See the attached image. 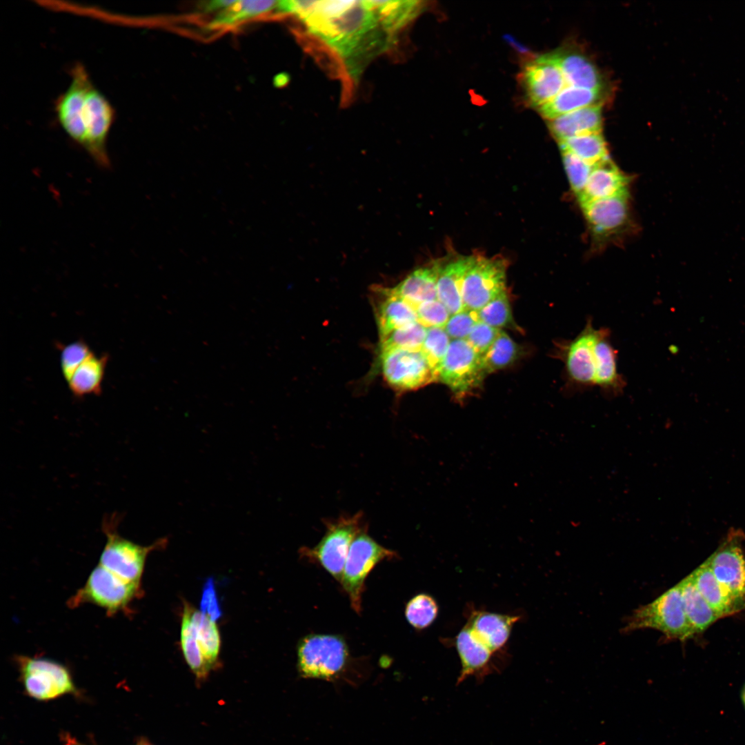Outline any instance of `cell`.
Listing matches in <instances>:
<instances>
[{"instance_id":"cell-1","label":"cell","mask_w":745,"mask_h":745,"mask_svg":"<svg viewBox=\"0 0 745 745\" xmlns=\"http://www.w3.org/2000/svg\"><path fill=\"white\" fill-rule=\"evenodd\" d=\"M284 14L303 24L308 36L332 54L351 78L366 61L396 39L385 27L375 1H282Z\"/></svg>"},{"instance_id":"cell-2","label":"cell","mask_w":745,"mask_h":745,"mask_svg":"<svg viewBox=\"0 0 745 745\" xmlns=\"http://www.w3.org/2000/svg\"><path fill=\"white\" fill-rule=\"evenodd\" d=\"M70 74V84L54 103L57 120L66 134L99 166L108 168L110 161L107 140L115 110L81 63H75Z\"/></svg>"},{"instance_id":"cell-3","label":"cell","mask_w":745,"mask_h":745,"mask_svg":"<svg viewBox=\"0 0 745 745\" xmlns=\"http://www.w3.org/2000/svg\"><path fill=\"white\" fill-rule=\"evenodd\" d=\"M180 641L188 665L197 678H205L220 652L221 637L215 621L184 602Z\"/></svg>"},{"instance_id":"cell-4","label":"cell","mask_w":745,"mask_h":745,"mask_svg":"<svg viewBox=\"0 0 745 745\" xmlns=\"http://www.w3.org/2000/svg\"><path fill=\"white\" fill-rule=\"evenodd\" d=\"M644 628L659 630L668 639L680 641L696 634L684 610L679 583L650 603L635 609L628 618L624 631Z\"/></svg>"},{"instance_id":"cell-5","label":"cell","mask_w":745,"mask_h":745,"mask_svg":"<svg viewBox=\"0 0 745 745\" xmlns=\"http://www.w3.org/2000/svg\"><path fill=\"white\" fill-rule=\"evenodd\" d=\"M349 653L339 635H309L297 648V668L304 678L337 681L348 668Z\"/></svg>"},{"instance_id":"cell-6","label":"cell","mask_w":745,"mask_h":745,"mask_svg":"<svg viewBox=\"0 0 745 745\" xmlns=\"http://www.w3.org/2000/svg\"><path fill=\"white\" fill-rule=\"evenodd\" d=\"M120 517L117 513L106 515L101 529L106 542L99 564L119 577L141 584L148 554L164 546L166 540L159 539L150 546H141L121 536L118 532Z\"/></svg>"},{"instance_id":"cell-7","label":"cell","mask_w":745,"mask_h":745,"mask_svg":"<svg viewBox=\"0 0 745 745\" xmlns=\"http://www.w3.org/2000/svg\"><path fill=\"white\" fill-rule=\"evenodd\" d=\"M141 592V584L126 580L99 564L90 573L84 585L67 602L74 608L92 604L105 610L109 616L128 613Z\"/></svg>"},{"instance_id":"cell-8","label":"cell","mask_w":745,"mask_h":745,"mask_svg":"<svg viewBox=\"0 0 745 745\" xmlns=\"http://www.w3.org/2000/svg\"><path fill=\"white\" fill-rule=\"evenodd\" d=\"M326 533L313 548L304 547L300 553L305 557L317 562L337 581L341 582L346 560L356 536L366 529L364 514L341 515L324 522Z\"/></svg>"},{"instance_id":"cell-9","label":"cell","mask_w":745,"mask_h":745,"mask_svg":"<svg viewBox=\"0 0 745 745\" xmlns=\"http://www.w3.org/2000/svg\"><path fill=\"white\" fill-rule=\"evenodd\" d=\"M16 662L28 695L49 700L74 693L76 688L68 668L50 658L19 655Z\"/></svg>"},{"instance_id":"cell-10","label":"cell","mask_w":745,"mask_h":745,"mask_svg":"<svg viewBox=\"0 0 745 745\" xmlns=\"http://www.w3.org/2000/svg\"><path fill=\"white\" fill-rule=\"evenodd\" d=\"M486 375L482 355L466 339L450 341L437 371L438 380L447 385L458 399H462L479 388Z\"/></svg>"},{"instance_id":"cell-11","label":"cell","mask_w":745,"mask_h":745,"mask_svg":"<svg viewBox=\"0 0 745 745\" xmlns=\"http://www.w3.org/2000/svg\"><path fill=\"white\" fill-rule=\"evenodd\" d=\"M397 556L367 534V528L359 533L352 542L346 560L341 584L349 596L356 613L361 611V593L365 579L379 562Z\"/></svg>"},{"instance_id":"cell-12","label":"cell","mask_w":745,"mask_h":745,"mask_svg":"<svg viewBox=\"0 0 745 745\" xmlns=\"http://www.w3.org/2000/svg\"><path fill=\"white\" fill-rule=\"evenodd\" d=\"M598 329L590 318L573 339L557 341L556 357L564 364L566 383L570 390L586 389L595 386V361L594 344Z\"/></svg>"},{"instance_id":"cell-13","label":"cell","mask_w":745,"mask_h":745,"mask_svg":"<svg viewBox=\"0 0 745 745\" xmlns=\"http://www.w3.org/2000/svg\"><path fill=\"white\" fill-rule=\"evenodd\" d=\"M379 359L384 380L397 391L416 390L438 380L421 350L380 349Z\"/></svg>"},{"instance_id":"cell-14","label":"cell","mask_w":745,"mask_h":745,"mask_svg":"<svg viewBox=\"0 0 745 745\" xmlns=\"http://www.w3.org/2000/svg\"><path fill=\"white\" fill-rule=\"evenodd\" d=\"M506 268L502 258L474 255L462 287L465 310L478 311L506 290Z\"/></svg>"},{"instance_id":"cell-15","label":"cell","mask_w":745,"mask_h":745,"mask_svg":"<svg viewBox=\"0 0 745 745\" xmlns=\"http://www.w3.org/2000/svg\"><path fill=\"white\" fill-rule=\"evenodd\" d=\"M744 533L731 528L718 548L706 559L720 585L745 606Z\"/></svg>"},{"instance_id":"cell-16","label":"cell","mask_w":745,"mask_h":745,"mask_svg":"<svg viewBox=\"0 0 745 745\" xmlns=\"http://www.w3.org/2000/svg\"><path fill=\"white\" fill-rule=\"evenodd\" d=\"M522 79L530 104L538 108L551 101L566 86L554 53L539 56L528 62Z\"/></svg>"},{"instance_id":"cell-17","label":"cell","mask_w":745,"mask_h":745,"mask_svg":"<svg viewBox=\"0 0 745 745\" xmlns=\"http://www.w3.org/2000/svg\"><path fill=\"white\" fill-rule=\"evenodd\" d=\"M461 662V670L457 679L460 684L468 677H475L481 683L486 677L499 672L502 666L497 660L499 654L493 653L466 626L452 639Z\"/></svg>"},{"instance_id":"cell-18","label":"cell","mask_w":745,"mask_h":745,"mask_svg":"<svg viewBox=\"0 0 745 745\" xmlns=\"http://www.w3.org/2000/svg\"><path fill=\"white\" fill-rule=\"evenodd\" d=\"M628 195L591 201L581 205L593 237L610 239L624 230L629 222Z\"/></svg>"},{"instance_id":"cell-19","label":"cell","mask_w":745,"mask_h":745,"mask_svg":"<svg viewBox=\"0 0 745 745\" xmlns=\"http://www.w3.org/2000/svg\"><path fill=\"white\" fill-rule=\"evenodd\" d=\"M466 626L493 653H502L519 615L500 614L477 609L468 605L465 610Z\"/></svg>"},{"instance_id":"cell-20","label":"cell","mask_w":745,"mask_h":745,"mask_svg":"<svg viewBox=\"0 0 745 745\" xmlns=\"http://www.w3.org/2000/svg\"><path fill=\"white\" fill-rule=\"evenodd\" d=\"M629 178L608 158L593 166L579 204L601 199L628 195Z\"/></svg>"},{"instance_id":"cell-21","label":"cell","mask_w":745,"mask_h":745,"mask_svg":"<svg viewBox=\"0 0 745 745\" xmlns=\"http://www.w3.org/2000/svg\"><path fill=\"white\" fill-rule=\"evenodd\" d=\"M610 336L608 328L598 329L594 344L595 386L606 394L617 395L623 392L626 384L617 371V352L610 342Z\"/></svg>"},{"instance_id":"cell-22","label":"cell","mask_w":745,"mask_h":745,"mask_svg":"<svg viewBox=\"0 0 745 745\" xmlns=\"http://www.w3.org/2000/svg\"><path fill=\"white\" fill-rule=\"evenodd\" d=\"M474 255L457 256L441 264L437 290V299L447 308L450 315L465 310L462 300L463 283Z\"/></svg>"},{"instance_id":"cell-23","label":"cell","mask_w":745,"mask_h":745,"mask_svg":"<svg viewBox=\"0 0 745 745\" xmlns=\"http://www.w3.org/2000/svg\"><path fill=\"white\" fill-rule=\"evenodd\" d=\"M375 290L381 298L375 307L380 338L418 321L415 308L396 295L390 288L376 287Z\"/></svg>"},{"instance_id":"cell-24","label":"cell","mask_w":745,"mask_h":745,"mask_svg":"<svg viewBox=\"0 0 745 745\" xmlns=\"http://www.w3.org/2000/svg\"><path fill=\"white\" fill-rule=\"evenodd\" d=\"M441 263L419 268L404 278L399 284L390 288L398 297L415 308L421 303L437 299V279Z\"/></svg>"},{"instance_id":"cell-25","label":"cell","mask_w":745,"mask_h":745,"mask_svg":"<svg viewBox=\"0 0 745 745\" xmlns=\"http://www.w3.org/2000/svg\"><path fill=\"white\" fill-rule=\"evenodd\" d=\"M602 106H592L559 116L549 123L558 142L573 137L601 132Z\"/></svg>"},{"instance_id":"cell-26","label":"cell","mask_w":745,"mask_h":745,"mask_svg":"<svg viewBox=\"0 0 745 745\" xmlns=\"http://www.w3.org/2000/svg\"><path fill=\"white\" fill-rule=\"evenodd\" d=\"M699 592L721 618L741 611L745 606L731 596L718 582L706 560L691 574Z\"/></svg>"},{"instance_id":"cell-27","label":"cell","mask_w":745,"mask_h":745,"mask_svg":"<svg viewBox=\"0 0 745 745\" xmlns=\"http://www.w3.org/2000/svg\"><path fill=\"white\" fill-rule=\"evenodd\" d=\"M566 86L589 90H602V78L595 64L585 55L574 51L554 53Z\"/></svg>"},{"instance_id":"cell-28","label":"cell","mask_w":745,"mask_h":745,"mask_svg":"<svg viewBox=\"0 0 745 745\" xmlns=\"http://www.w3.org/2000/svg\"><path fill=\"white\" fill-rule=\"evenodd\" d=\"M602 90L566 86L551 101L539 108L542 116L553 120L576 110L602 105Z\"/></svg>"},{"instance_id":"cell-29","label":"cell","mask_w":745,"mask_h":745,"mask_svg":"<svg viewBox=\"0 0 745 745\" xmlns=\"http://www.w3.org/2000/svg\"><path fill=\"white\" fill-rule=\"evenodd\" d=\"M108 361V355H98L92 352L67 383L72 394L77 397L99 395L101 393Z\"/></svg>"},{"instance_id":"cell-30","label":"cell","mask_w":745,"mask_h":745,"mask_svg":"<svg viewBox=\"0 0 745 745\" xmlns=\"http://www.w3.org/2000/svg\"><path fill=\"white\" fill-rule=\"evenodd\" d=\"M679 584L684 610L695 633L704 631L721 618L699 592L691 575Z\"/></svg>"},{"instance_id":"cell-31","label":"cell","mask_w":745,"mask_h":745,"mask_svg":"<svg viewBox=\"0 0 745 745\" xmlns=\"http://www.w3.org/2000/svg\"><path fill=\"white\" fill-rule=\"evenodd\" d=\"M279 1L246 0L235 2L222 10L211 22L212 28L228 27L255 17L275 11L278 14Z\"/></svg>"},{"instance_id":"cell-32","label":"cell","mask_w":745,"mask_h":745,"mask_svg":"<svg viewBox=\"0 0 745 745\" xmlns=\"http://www.w3.org/2000/svg\"><path fill=\"white\" fill-rule=\"evenodd\" d=\"M559 144L561 150L570 152L592 166L609 158L601 132L573 137L559 141Z\"/></svg>"},{"instance_id":"cell-33","label":"cell","mask_w":745,"mask_h":745,"mask_svg":"<svg viewBox=\"0 0 745 745\" xmlns=\"http://www.w3.org/2000/svg\"><path fill=\"white\" fill-rule=\"evenodd\" d=\"M520 348L505 332L501 330L497 337L482 355L486 374L504 368L517 360Z\"/></svg>"},{"instance_id":"cell-34","label":"cell","mask_w":745,"mask_h":745,"mask_svg":"<svg viewBox=\"0 0 745 745\" xmlns=\"http://www.w3.org/2000/svg\"><path fill=\"white\" fill-rule=\"evenodd\" d=\"M426 333L427 328L417 321L380 338V349L421 350Z\"/></svg>"},{"instance_id":"cell-35","label":"cell","mask_w":745,"mask_h":745,"mask_svg":"<svg viewBox=\"0 0 745 745\" xmlns=\"http://www.w3.org/2000/svg\"><path fill=\"white\" fill-rule=\"evenodd\" d=\"M438 614L436 601L429 595L420 593L407 603L405 615L408 623L416 629H424L435 620Z\"/></svg>"},{"instance_id":"cell-36","label":"cell","mask_w":745,"mask_h":745,"mask_svg":"<svg viewBox=\"0 0 745 745\" xmlns=\"http://www.w3.org/2000/svg\"><path fill=\"white\" fill-rule=\"evenodd\" d=\"M478 321L499 328L513 326L514 322L506 290L501 292L482 308L476 311Z\"/></svg>"},{"instance_id":"cell-37","label":"cell","mask_w":745,"mask_h":745,"mask_svg":"<svg viewBox=\"0 0 745 745\" xmlns=\"http://www.w3.org/2000/svg\"><path fill=\"white\" fill-rule=\"evenodd\" d=\"M450 343V337L444 328H427V333L421 350L437 376Z\"/></svg>"},{"instance_id":"cell-38","label":"cell","mask_w":745,"mask_h":745,"mask_svg":"<svg viewBox=\"0 0 745 745\" xmlns=\"http://www.w3.org/2000/svg\"><path fill=\"white\" fill-rule=\"evenodd\" d=\"M561 150L564 168L570 187L578 198L585 188L593 166L586 163L569 151Z\"/></svg>"},{"instance_id":"cell-39","label":"cell","mask_w":745,"mask_h":745,"mask_svg":"<svg viewBox=\"0 0 745 745\" xmlns=\"http://www.w3.org/2000/svg\"><path fill=\"white\" fill-rule=\"evenodd\" d=\"M92 352L88 344L83 340H78L61 347V372L67 383L77 368Z\"/></svg>"},{"instance_id":"cell-40","label":"cell","mask_w":745,"mask_h":745,"mask_svg":"<svg viewBox=\"0 0 745 745\" xmlns=\"http://www.w3.org/2000/svg\"><path fill=\"white\" fill-rule=\"evenodd\" d=\"M418 321L426 328H444L450 314L438 299L420 304L415 308Z\"/></svg>"},{"instance_id":"cell-41","label":"cell","mask_w":745,"mask_h":745,"mask_svg":"<svg viewBox=\"0 0 745 745\" xmlns=\"http://www.w3.org/2000/svg\"><path fill=\"white\" fill-rule=\"evenodd\" d=\"M477 321L476 311L464 310L450 315L444 329L453 339H466Z\"/></svg>"},{"instance_id":"cell-42","label":"cell","mask_w":745,"mask_h":745,"mask_svg":"<svg viewBox=\"0 0 745 745\" xmlns=\"http://www.w3.org/2000/svg\"><path fill=\"white\" fill-rule=\"evenodd\" d=\"M501 330L478 321L466 339L473 348L483 355L493 344Z\"/></svg>"},{"instance_id":"cell-43","label":"cell","mask_w":745,"mask_h":745,"mask_svg":"<svg viewBox=\"0 0 745 745\" xmlns=\"http://www.w3.org/2000/svg\"><path fill=\"white\" fill-rule=\"evenodd\" d=\"M201 611L213 621L221 617V611L212 579L208 580L203 587L201 601Z\"/></svg>"},{"instance_id":"cell-44","label":"cell","mask_w":745,"mask_h":745,"mask_svg":"<svg viewBox=\"0 0 745 745\" xmlns=\"http://www.w3.org/2000/svg\"><path fill=\"white\" fill-rule=\"evenodd\" d=\"M235 1L228 0H217L212 1L203 2L202 5H200V8L203 12H210L217 10H225L231 5H232Z\"/></svg>"},{"instance_id":"cell-45","label":"cell","mask_w":745,"mask_h":745,"mask_svg":"<svg viewBox=\"0 0 745 745\" xmlns=\"http://www.w3.org/2000/svg\"><path fill=\"white\" fill-rule=\"evenodd\" d=\"M66 745H85V744H83L81 743L78 742L77 741H76L74 739H72L71 738H67L66 739ZM143 745H145V744H143Z\"/></svg>"},{"instance_id":"cell-46","label":"cell","mask_w":745,"mask_h":745,"mask_svg":"<svg viewBox=\"0 0 745 745\" xmlns=\"http://www.w3.org/2000/svg\"><path fill=\"white\" fill-rule=\"evenodd\" d=\"M741 699H742V702L743 704V706H744V707L745 708V684H744V687H743V688L742 690V692H741Z\"/></svg>"}]
</instances>
